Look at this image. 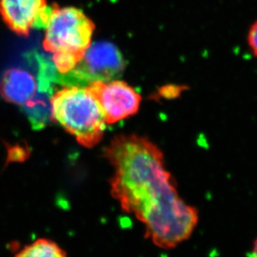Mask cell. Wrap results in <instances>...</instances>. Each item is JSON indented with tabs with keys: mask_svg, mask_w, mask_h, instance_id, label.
Here are the masks:
<instances>
[{
	"mask_svg": "<svg viewBox=\"0 0 257 257\" xmlns=\"http://www.w3.org/2000/svg\"><path fill=\"white\" fill-rule=\"evenodd\" d=\"M105 158L114 169L112 197L142 222L146 238L165 250L189 239L198 224V211L180 197L157 144L146 137L122 134L105 148Z\"/></svg>",
	"mask_w": 257,
	"mask_h": 257,
	"instance_id": "cell-1",
	"label": "cell"
},
{
	"mask_svg": "<svg viewBox=\"0 0 257 257\" xmlns=\"http://www.w3.org/2000/svg\"><path fill=\"white\" fill-rule=\"evenodd\" d=\"M45 29L44 49L54 54L56 70L70 73L90 46L94 25L78 9L54 7Z\"/></svg>",
	"mask_w": 257,
	"mask_h": 257,
	"instance_id": "cell-2",
	"label": "cell"
},
{
	"mask_svg": "<svg viewBox=\"0 0 257 257\" xmlns=\"http://www.w3.org/2000/svg\"><path fill=\"white\" fill-rule=\"evenodd\" d=\"M53 120L86 148L102 140L106 120L99 102L87 87L65 86L51 97Z\"/></svg>",
	"mask_w": 257,
	"mask_h": 257,
	"instance_id": "cell-3",
	"label": "cell"
},
{
	"mask_svg": "<svg viewBox=\"0 0 257 257\" xmlns=\"http://www.w3.org/2000/svg\"><path fill=\"white\" fill-rule=\"evenodd\" d=\"M125 61L114 44L97 42L90 44L80 62L70 73L61 75L66 86L86 87L94 82H109L122 74Z\"/></svg>",
	"mask_w": 257,
	"mask_h": 257,
	"instance_id": "cell-4",
	"label": "cell"
},
{
	"mask_svg": "<svg viewBox=\"0 0 257 257\" xmlns=\"http://www.w3.org/2000/svg\"><path fill=\"white\" fill-rule=\"evenodd\" d=\"M86 87L99 102L107 124L134 116L140 109L141 95L123 81L94 82Z\"/></svg>",
	"mask_w": 257,
	"mask_h": 257,
	"instance_id": "cell-5",
	"label": "cell"
},
{
	"mask_svg": "<svg viewBox=\"0 0 257 257\" xmlns=\"http://www.w3.org/2000/svg\"><path fill=\"white\" fill-rule=\"evenodd\" d=\"M52 11L46 0H0L3 19L20 35H28L32 28H45Z\"/></svg>",
	"mask_w": 257,
	"mask_h": 257,
	"instance_id": "cell-6",
	"label": "cell"
},
{
	"mask_svg": "<svg viewBox=\"0 0 257 257\" xmlns=\"http://www.w3.org/2000/svg\"><path fill=\"white\" fill-rule=\"evenodd\" d=\"M39 92V78L25 68L8 69L0 81V94L14 104L23 106Z\"/></svg>",
	"mask_w": 257,
	"mask_h": 257,
	"instance_id": "cell-7",
	"label": "cell"
},
{
	"mask_svg": "<svg viewBox=\"0 0 257 257\" xmlns=\"http://www.w3.org/2000/svg\"><path fill=\"white\" fill-rule=\"evenodd\" d=\"M53 92L39 91L35 97L23 105L22 108L34 129H42L52 121Z\"/></svg>",
	"mask_w": 257,
	"mask_h": 257,
	"instance_id": "cell-8",
	"label": "cell"
},
{
	"mask_svg": "<svg viewBox=\"0 0 257 257\" xmlns=\"http://www.w3.org/2000/svg\"><path fill=\"white\" fill-rule=\"evenodd\" d=\"M16 255L20 257H62L65 256L66 252L54 241L39 239L32 245L25 246Z\"/></svg>",
	"mask_w": 257,
	"mask_h": 257,
	"instance_id": "cell-9",
	"label": "cell"
},
{
	"mask_svg": "<svg viewBox=\"0 0 257 257\" xmlns=\"http://www.w3.org/2000/svg\"><path fill=\"white\" fill-rule=\"evenodd\" d=\"M248 41L251 50L257 58V21L250 29L249 36H248Z\"/></svg>",
	"mask_w": 257,
	"mask_h": 257,
	"instance_id": "cell-10",
	"label": "cell"
},
{
	"mask_svg": "<svg viewBox=\"0 0 257 257\" xmlns=\"http://www.w3.org/2000/svg\"><path fill=\"white\" fill-rule=\"evenodd\" d=\"M251 255L253 256H257V238L254 241V244H253L252 254Z\"/></svg>",
	"mask_w": 257,
	"mask_h": 257,
	"instance_id": "cell-11",
	"label": "cell"
}]
</instances>
